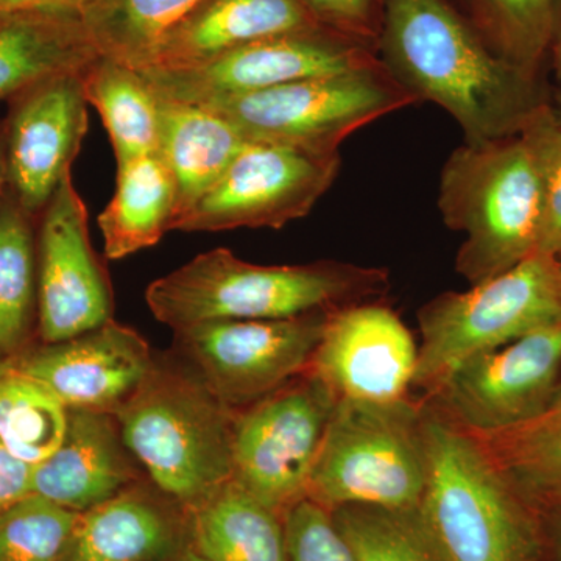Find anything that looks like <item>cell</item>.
Wrapping results in <instances>:
<instances>
[{
	"label": "cell",
	"mask_w": 561,
	"mask_h": 561,
	"mask_svg": "<svg viewBox=\"0 0 561 561\" xmlns=\"http://www.w3.org/2000/svg\"><path fill=\"white\" fill-rule=\"evenodd\" d=\"M378 44L391 76L451 114L465 142L516 135L538 111L527 76L486 47L446 0H381Z\"/></svg>",
	"instance_id": "6da1fadb"
},
{
	"label": "cell",
	"mask_w": 561,
	"mask_h": 561,
	"mask_svg": "<svg viewBox=\"0 0 561 561\" xmlns=\"http://www.w3.org/2000/svg\"><path fill=\"white\" fill-rule=\"evenodd\" d=\"M389 273L350 262L256 265L216 249L147 287L154 319L173 331L214 320H283L378 301Z\"/></svg>",
	"instance_id": "7a4b0ae2"
},
{
	"label": "cell",
	"mask_w": 561,
	"mask_h": 561,
	"mask_svg": "<svg viewBox=\"0 0 561 561\" xmlns=\"http://www.w3.org/2000/svg\"><path fill=\"white\" fill-rule=\"evenodd\" d=\"M426 481L419 519L443 561H535L523 496L481 438L435 402L421 404Z\"/></svg>",
	"instance_id": "3957f363"
},
{
	"label": "cell",
	"mask_w": 561,
	"mask_h": 561,
	"mask_svg": "<svg viewBox=\"0 0 561 561\" xmlns=\"http://www.w3.org/2000/svg\"><path fill=\"white\" fill-rule=\"evenodd\" d=\"M438 208L454 231L463 232L457 272L478 284L540 251V168L522 131L465 142L443 168Z\"/></svg>",
	"instance_id": "277c9868"
},
{
	"label": "cell",
	"mask_w": 561,
	"mask_h": 561,
	"mask_svg": "<svg viewBox=\"0 0 561 561\" xmlns=\"http://www.w3.org/2000/svg\"><path fill=\"white\" fill-rule=\"evenodd\" d=\"M154 485L194 507L232 479L234 413L194 375L154 364L116 412Z\"/></svg>",
	"instance_id": "5b68a950"
},
{
	"label": "cell",
	"mask_w": 561,
	"mask_h": 561,
	"mask_svg": "<svg viewBox=\"0 0 561 561\" xmlns=\"http://www.w3.org/2000/svg\"><path fill=\"white\" fill-rule=\"evenodd\" d=\"M421 404L339 400L306 497L330 512L351 505L419 511L426 481Z\"/></svg>",
	"instance_id": "8992f818"
},
{
	"label": "cell",
	"mask_w": 561,
	"mask_h": 561,
	"mask_svg": "<svg viewBox=\"0 0 561 561\" xmlns=\"http://www.w3.org/2000/svg\"><path fill=\"white\" fill-rule=\"evenodd\" d=\"M561 323V265L535 251L465 291H446L419 312L413 387L432 397L465 362L540 328Z\"/></svg>",
	"instance_id": "52a82bcc"
},
{
	"label": "cell",
	"mask_w": 561,
	"mask_h": 561,
	"mask_svg": "<svg viewBox=\"0 0 561 561\" xmlns=\"http://www.w3.org/2000/svg\"><path fill=\"white\" fill-rule=\"evenodd\" d=\"M415 102L381 62L201 106L230 122L249 142L331 154L353 133Z\"/></svg>",
	"instance_id": "ba28073f"
},
{
	"label": "cell",
	"mask_w": 561,
	"mask_h": 561,
	"mask_svg": "<svg viewBox=\"0 0 561 561\" xmlns=\"http://www.w3.org/2000/svg\"><path fill=\"white\" fill-rule=\"evenodd\" d=\"M337 398L308 370L232 423V479L283 518L306 497Z\"/></svg>",
	"instance_id": "9c48e42d"
},
{
	"label": "cell",
	"mask_w": 561,
	"mask_h": 561,
	"mask_svg": "<svg viewBox=\"0 0 561 561\" xmlns=\"http://www.w3.org/2000/svg\"><path fill=\"white\" fill-rule=\"evenodd\" d=\"M331 313L214 320L173 332L192 373L228 408H247L311 368Z\"/></svg>",
	"instance_id": "30bf717a"
},
{
	"label": "cell",
	"mask_w": 561,
	"mask_h": 561,
	"mask_svg": "<svg viewBox=\"0 0 561 561\" xmlns=\"http://www.w3.org/2000/svg\"><path fill=\"white\" fill-rule=\"evenodd\" d=\"M371 47L365 41L313 25L254 41L202 65L139 72L160 99L206 105L294 81L381 65Z\"/></svg>",
	"instance_id": "8fae6325"
},
{
	"label": "cell",
	"mask_w": 561,
	"mask_h": 561,
	"mask_svg": "<svg viewBox=\"0 0 561 561\" xmlns=\"http://www.w3.org/2000/svg\"><path fill=\"white\" fill-rule=\"evenodd\" d=\"M341 171V154L247 142L172 231L283 228L311 213Z\"/></svg>",
	"instance_id": "7c38bea8"
},
{
	"label": "cell",
	"mask_w": 561,
	"mask_h": 561,
	"mask_svg": "<svg viewBox=\"0 0 561 561\" xmlns=\"http://www.w3.org/2000/svg\"><path fill=\"white\" fill-rule=\"evenodd\" d=\"M561 381V323L479 354L426 398L476 435L511 430L549 404Z\"/></svg>",
	"instance_id": "4fadbf2b"
},
{
	"label": "cell",
	"mask_w": 561,
	"mask_h": 561,
	"mask_svg": "<svg viewBox=\"0 0 561 561\" xmlns=\"http://www.w3.org/2000/svg\"><path fill=\"white\" fill-rule=\"evenodd\" d=\"M36 273L44 342L68 341L111 320L110 280L92 249L88 209L72 173L36 220Z\"/></svg>",
	"instance_id": "5bb4252c"
},
{
	"label": "cell",
	"mask_w": 561,
	"mask_h": 561,
	"mask_svg": "<svg viewBox=\"0 0 561 561\" xmlns=\"http://www.w3.org/2000/svg\"><path fill=\"white\" fill-rule=\"evenodd\" d=\"M81 72L47 77L7 102L2 125L9 191L36 219L72 173L88 133Z\"/></svg>",
	"instance_id": "9a60e30c"
},
{
	"label": "cell",
	"mask_w": 561,
	"mask_h": 561,
	"mask_svg": "<svg viewBox=\"0 0 561 561\" xmlns=\"http://www.w3.org/2000/svg\"><path fill=\"white\" fill-rule=\"evenodd\" d=\"M419 345L393 309L359 302L332 312L309 370L339 400L390 404L409 398Z\"/></svg>",
	"instance_id": "2e32d148"
},
{
	"label": "cell",
	"mask_w": 561,
	"mask_h": 561,
	"mask_svg": "<svg viewBox=\"0 0 561 561\" xmlns=\"http://www.w3.org/2000/svg\"><path fill=\"white\" fill-rule=\"evenodd\" d=\"M151 367L149 343L111 319L77 337L49 343L14 373L38 382L68 409L114 413Z\"/></svg>",
	"instance_id": "e0dca14e"
},
{
	"label": "cell",
	"mask_w": 561,
	"mask_h": 561,
	"mask_svg": "<svg viewBox=\"0 0 561 561\" xmlns=\"http://www.w3.org/2000/svg\"><path fill=\"white\" fill-rule=\"evenodd\" d=\"M119 423L111 412L69 409L65 440L36 465L33 493L73 512H87L135 481Z\"/></svg>",
	"instance_id": "ac0fdd59"
},
{
	"label": "cell",
	"mask_w": 561,
	"mask_h": 561,
	"mask_svg": "<svg viewBox=\"0 0 561 561\" xmlns=\"http://www.w3.org/2000/svg\"><path fill=\"white\" fill-rule=\"evenodd\" d=\"M313 25L320 24L297 0H201L165 33L144 69L202 65L254 41Z\"/></svg>",
	"instance_id": "d6986e66"
},
{
	"label": "cell",
	"mask_w": 561,
	"mask_h": 561,
	"mask_svg": "<svg viewBox=\"0 0 561 561\" xmlns=\"http://www.w3.org/2000/svg\"><path fill=\"white\" fill-rule=\"evenodd\" d=\"M99 55L77 13H0V102L47 77L81 72Z\"/></svg>",
	"instance_id": "ffe728a7"
},
{
	"label": "cell",
	"mask_w": 561,
	"mask_h": 561,
	"mask_svg": "<svg viewBox=\"0 0 561 561\" xmlns=\"http://www.w3.org/2000/svg\"><path fill=\"white\" fill-rule=\"evenodd\" d=\"M179 213V187L158 151L117 164L116 191L98 219L105 256L119 261L157 245Z\"/></svg>",
	"instance_id": "44dd1931"
},
{
	"label": "cell",
	"mask_w": 561,
	"mask_h": 561,
	"mask_svg": "<svg viewBox=\"0 0 561 561\" xmlns=\"http://www.w3.org/2000/svg\"><path fill=\"white\" fill-rule=\"evenodd\" d=\"M247 142L214 111L160 99L158 154L179 187V216L220 179Z\"/></svg>",
	"instance_id": "7402d4cb"
},
{
	"label": "cell",
	"mask_w": 561,
	"mask_h": 561,
	"mask_svg": "<svg viewBox=\"0 0 561 561\" xmlns=\"http://www.w3.org/2000/svg\"><path fill=\"white\" fill-rule=\"evenodd\" d=\"M176 548L171 515L139 489L81 513L69 561H161Z\"/></svg>",
	"instance_id": "603a6c76"
},
{
	"label": "cell",
	"mask_w": 561,
	"mask_h": 561,
	"mask_svg": "<svg viewBox=\"0 0 561 561\" xmlns=\"http://www.w3.org/2000/svg\"><path fill=\"white\" fill-rule=\"evenodd\" d=\"M191 511L192 548L209 561H287L283 518L234 479Z\"/></svg>",
	"instance_id": "cb8c5ba5"
},
{
	"label": "cell",
	"mask_w": 561,
	"mask_h": 561,
	"mask_svg": "<svg viewBox=\"0 0 561 561\" xmlns=\"http://www.w3.org/2000/svg\"><path fill=\"white\" fill-rule=\"evenodd\" d=\"M81 81L88 103L102 116L117 164L158 151L160 98L139 70L99 55Z\"/></svg>",
	"instance_id": "d4e9b609"
},
{
	"label": "cell",
	"mask_w": 561,
	"mask_h": 561,
	"mask_svg": "<svg viewBox=\"0 0 561 561\" xmlns=\"http://www.w3.org/2000/svg\"><path fill=\"white\" fill-rule=\"evenodd\" d=\"M478 437L523 500L561 505V381L534 419Z\"/></svg>",
	"instance_id": "484cf974"
},
{
	"label": "cell",
	"mask_w": 561,
	"mask_h": 561,
	"mask_svg": "<svg viewBox=\"0 0 561 561\" xmlns=\"http://www.w3.org/2000/svg\"><path fill=\"white\" fill-rule=\"evenodd\" d=\"M201 0H81L79 16L103 57L140 70Z\"/></svg>",
	"instance_id": "4316f807"
},
{
	"label": "cell",
	"mask_w": 561,
	"mask_h": 561,
	"mask_svg": "<svg viewBox=\"0 0 561 561\" xmlns=\"http://www.w3.org/2000/svg\"><path fill=\"white\" fill-rule=\"evenodd\" d=\"M36 220L7 191L0 205V351L16 348L38 313Z\"/></svg>",
	"instance_id": "83f0119b"
},
{
	"label": "cell",
	"mask_w": 561,
	"mask_h": 561,
	"mask_svg": "<svg viewBox=\"0 0 561 561\" xmlns=\"http://www.w3.org/2000/svg\"><path fill=\"white\" fill-rule=\"evenodd\" d=\"M69 409L20 373L0 376V442L18 459L38 465L60 448Z\"/></svg>",
	"instance_id": "f1b7e54d"
},
{
	"label": "cell",
	"mask_w": 561,
	"mask_h": 561,
	"mask_svg": "<svg viewBox=\"0 0 561 561\" xmlns=\"http://www.w3.org/2000/svg\"><path fill=\"white\" fill-rule=\"evenodd\" d=\"M80 512L31 494L0 512V561H69Z\"/></svg>",
	"instance_id": "f546056e"
},
{
	"label": "cell",
	"mask_w": 561,
	"mask_h": 561,
	"mask_svg": "<svg viewBox=\"0 0 561 561\" xmlns=\"http://www.w3.org/2000/svg\"><path fill=\"white\" fill-rule=\"evenodd\" d=\"M332 515L357 561H443L416 512L351 505L337 508Z\"/></svg>",
	"instance_id": "4dcf8cb0"
},
{
	"label": "cell",
	"mask_w": 561,
	"mask_h": 561,
	"mask_svg": "<svg viewBox=\"0 0 561 561\" xmlns=\"http://www.w3.org/2000/svg\"><path fill=\"white\" fill-rule=\"evenodd\" d=\"M561 0H481L482 27L501 58L524 76L538 65L552 39Z\"/></svg>",
	"instance_id": "1f68e13d"
},
{
	"label": "cell",
	"mask_w": 561,
	"mask_h": 561,
	"mask_svg": "<svg viewBox=\"0 0 561 561\" xmlns=\"http://www.w3.org/2000/svg\"><path fill=\"white\" fill-rule=\"evenodd\" d=\"M287 561H357L332 512L309 497L283 516Z\"/></svg>",
	"instance_id": "d6a6232c"
},
{
	"label": "cell",
	"mask_w": 561,
	"mask_h": 561,
	"mask_svg": "<svg viewBox=\"0 0 561 561\" xmlns=\"http://www.w3.org/2000/svg\"><path fill=\"white\" fill-rule=\"evenodd\" d=\"M529 140L542 186V230L540 251L561 254V122L538 110L522 130Z\"/></svg>",
	"instance_id": "836d02e7"
},
{
	"label": "cell",
	"mask_w": 561,
	"mask_h": 561,
	"mask_svg": "<svg viewBox=\"0 0 561 561\" xmlns=\"http://www.w3.org/2000/svg\"><path fill=\"white\" fill-rule=\"evenodd\" d=\"M317 24L353 36L365 43H376L381 32V0H297Z\"/></svg>",
	"instance_id": "e575fe53"
},
{
	"label": "cell",
	"mask_w": 561,
	"mask_h": 561,
	"mask_svg": "<svg viewBox=\"0 0 561 561\" xmlns=\"http://www.w3.org/2000/svg\"><path fill=\"white\" fill-rule=\"evenodd\" d=\"M36 465L18 459L0 442V512L33 494Z\"/></svg>",
	"instance_id": "d590c367"
},
{
	"label": "cell",
	"mask_w": 561,
	"mask_h": 561,
	"mask_svg": "<svg viewBox=\"0 0 561 561\" xmlns=\"http://www.w3.org/2000/svg\"><path fill=\"white\" fill-rule=\"evenodd\" d=\"M81 0H0V13L16 11H70L79 14Z\"/></svg>",
	"instance_id": "8d00e7d4"
},
{
	"label": "cell",
	"mask_w": 561,
	"mask_h": 561,
	"mask_svg": "<svg viewBox=\"0 0 561 561\" xmlns=\"http://www.w3.org/2000/svg\"><path fill=\"white\" fill-rule=\"evenodd\" d=\"M9 191V173H7L5 140H3V125L0 119V205Z\"/></svg>",
	"instance_id": "74e56055"
},
{
	"label": "cell",
	"mask_w": 561,
	"mask_h": 561,
	"mask_svg": "<svg viewBox=\"0 0 561 561\" xmlns=\"http://www.w3.org/2000/svg\"><path fill=\"white\" fill-rule=\"evenodd\" d=\"M161 561H209L208 559H205V557L202 556V553H198L195 551L194 548H187L183 549V551H175L171 553V556L165 557L164 560Z\"/></svg>",
	"instance_id": "f35d334b"
},
{
	"label": "cell",
	"mask_w": 561,
	"mask_h": 561,
	"mask_svg": "<svg viewBox=\"0 0 561 561\" xmlns=\"http://www.w3.org/2000/svg\"><path fill=\"white\" fill-rule=\"evenodd\" d=\"M551 41H553V49H556L557 66H559L561 79V2L559 14H557L556 27H553Z\"/></svg>",
	"instance_id": "ab89813d"
},
{
	"label": "cell",
	"mask_w": 561,
	"mask_h": 561,
	"mask_svg": "<svg viewBox=\"0 0 561 561\" xmlns=\"http://www.w3.org/2000/svg\"><path fill=\"white\" fill-rule=\"evenodd\" d=\"M557 551H559V557L561 560V522L559 524V529H557Z\"/></svg>",
	"instance_id": "60d3db41"
}]
</instances>
